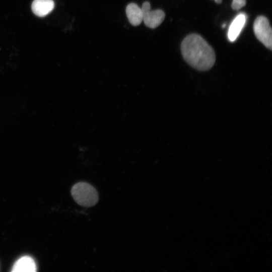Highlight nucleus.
I'll use <instances>...</instances> for the list:
<instances>
[{
	"label": "nucleus",
	"mask_w": 272,
	"mask_h": 272,
	"mask_svg": "<svg viewBox=\"0 0 272 272\" xmlns=\"http://www.w3.org/2000/svg\"><path fill=\"white\" fill-rule=\"evenodd\" d=\"M181 50L185 61L197 70H209L215 62V53L213 48L198 34L187 36L182 41Z\"/></svg>",
	"instance_id": "obj_1"
},
{
	"label": "nucleus",
	"mask_w": 272,
	"mask_h": 272,
	"mask_svg": "<svg viewBox=\"0 0 272 272\" xmlns=\"http://www.w3.org/2000/svg\"><path fill=\"white\" fill-rule=\"evenodd\" d=\"M71 194L76 202L81 206L92 207L98 201V194L96 189L85 182H80L74 185L71 189Z\"/></svg>",
	"instance_id": "obj_2"
},
{
	"label": "nucleus",
	"mask_w": 272,
	"mask_h": 272,
	"mask_svg": "<svg viewBox=\"0 0 272 272\" xmlns=\"http://www.w3.org/2000/svg\"><path fill=\"white\" fill-rule=\"evenodd\" d=\"M255 36L266 47L272 49V30L268 19L263 16L257 17L253 24Z\"/></svg>",
	"instance_id": "obj_3"
},
{
	"label": "nucleus",
	"mask_w": 272,
	"mask_h": 272,
	"mask_svg": "<svg viewBox=\"0 0 272 272\" xmlns=\"http://www.w3.org/2000/svg\"><path fill=\"white\" fill-rule=\"evenodd\" d=\"M143 21L145 25L150 28L154 29L162 23L165 17L164 12L160 9L152 11L149 2H145L142 6Z\"/></svg>",
	"instance_id": "obj_4"
},
{
	"label": "nucleus",
	"mask_w": 272,
	"mask_h": 272,
	"mask_svg": "<svg viewBox=\"0 0 272 272\" xmlns=\"http://www.w3.org/2000/svg\"><path fill=\"white\" fill-rule=\"evenodd\" d=\"M246 21L245 14L241 13L231 22L227 33L228 38L230 42L235 41L243 28Z\"/></svg>",
	"instance_id": "obj_5"
},
{
	"label": "nucleus",
	"mask_w": 272,
	"mask_h": 272,
	"mask_svg": "<svg viewBox=\"0 0 272 272\" xmlns=\"http://www.w3.org/2000/svg\"><path fill=\"white\" fill-rule=\"evenodd\" d=\"M54 6L53 0H34L31 4V10L36 16L44 17L52 11Z\"/></svg>",
	"instance_id": "obj_6"
},
{
	"label": "nucleus",
	"mask_w": 272,
	"mask_h": 272,
	"mask_svg": "<svg viewBox=\"0 0 272 272\" xmlns=\"http://www.w3.org/2000/svg\"><path fill=\"white\" fill-rule=\"evenodd\" d=\"M36 265L33 259L28 256H24L18 259L14 264L13 272H35Z\"/></svg>",
	"instance_id": "obj_7"
},
{
	"label": "nucleus",
	"mask_w": 272,
	"mask_h": 272,
	"mask_svg": "<svg viewBox=\"0 0 272 272\" xmlns=\"http://www.w3.org/2000/svg\"><path fill=\"white\" fill-rule=\"evenodd\" d=\"M126 14L129 23L134 26L141 24L143 21L142 8L135 3L129 4L126 8Z\"/></svg>",
	"instance_id": "obj_8"
},
{
	"label": "nucleus",
	"mask_w": 272,
	"mask_h": 272,
	"mask_svg": "<svg viewBox=\"0 0 272 272\" xmlns=\"http://www.w3.org/2000/svg\"><path fill=\"white\" fill-rule=\"evenodd\" d=\"M246 0H232V8L234 10H238L246 5Z\"/></svg>",
	"instance_id": "obj_9"
},
{
	"label": "nucleus",
	"mask_w": 272,
	"mask_h": 272,
	"mask_svg": "<svg viewBox=\"0 0 272 272\" xmlns=\"http://www.w3.org/2000/svg\"><path fill=\"white\" fill-rule=\"evenodd\" d=\"M214 1L217 4H221L222 2V0H214Z\"/></svg>",
	"instance_id": "obj_10"
},
{
	"label": "nucleus",
	"mask_w": 272,
	"mask_h": 272,
	"mask_svg": "<svg viewBox=\"0 0 272 272\" xmlns=\"http://www.w3.org/2000/svg\"><path fill=\"white\" fill-rule=\"evenodd\" d=\"M225 26H226L225 24H223V25H222V28L225 27Z\"/></svg>",
	"instance_id": "obj_11"
}]
</instances>
